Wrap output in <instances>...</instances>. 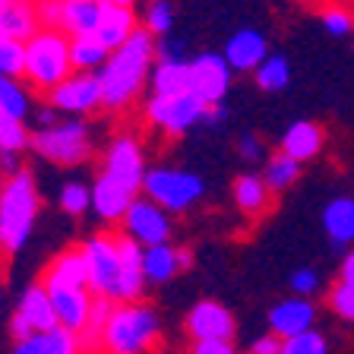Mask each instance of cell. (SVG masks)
Instances as JSON below:
<instances>
[{
  "label": "cell",
  "mask_w": 354,
  "mask_h": 354,
  "mask_svg": "<svg viewBox=\"0 0 354 354\" xmlns=\"http://www.w3.org/2000/svg\"><path fill=\"white\" fill-rule=\"evenodd\" d=\"M111 310H114V301H108V297H95L92 301L86 326L76 332L82 354H102V339H104V326H108Z\"/></svg>",
  "instance_id": "cell-30"
},
{
  "label": "cell",
  "mask_w": 354,
  "mask_h": 354,
  "mask_svg": "<svg viewBox=\"0 0 354 354\" xmlns=\"http://www.w3.org/2000/svg\"><path fill=\"white\" fill-rule=\"evenodd\" d=\"M184 48L180 38H162L155 41V60H184Z\"/></svg>",
  "instance_id": "cell-44"
},
{
  "label": "cell",
  "mask_w": 354,
  "mask_h": 354,
  "mask_svg": "<svg viewBox=\"0 0 354 354\" xmlns=\"http://www.w3.org/2000/svg\"><path fill=\"white\" fill-rule=\"evenodd\" d=\"M253 76H257V86L263 88V92H281V88H288V82H291V64H288V57H281V54H269V57L253 70Z\"/></svg>",
  "instance_id": "cell-32"
},
{
  "label": "cell",
  "mask_w": 354,
  "mask_h": 354,
  "mask_svg": "<svg viewBox=\"0 0 354 354\" xmlns=\"http://www.w3.org/2000/svg\"><path fill=\"white\" fill-rule=\"evenodd\" d=\"M323 140L326 136L319 124H313V120H295L285 130V136H281V152L304 165L323 152Z\"/></svg>",
  "instance_id": "cell-20"
},
{
  "label": "cell",
  "mask_w": 354,
  "mask_h": 354,
  "mask_svg": "<svg viewBox=\"0 0 354 354\" xmlns=\"http://www.w3.org/2000/svg\"><path fill=\"white\" fill-rule=\"evenodd\" d=\"M10 335H13L16 342H22V339H29V335H35V329H32L29 319L22 317V313L13 310V317H10Z\"/></svg>",
  "instance_id": "cell-47"
},
{
  "label": "cell",
  "mask_w": 354,
  "mask_h": 354,
  "mask_svg": "<svg viewBox=\"0 0 354 354\" xmlns=\"http://www.w3.org/2000/svg\"><path fill=\"white\" fill-rule=\"evenodd\" d=\"M32 152H38L41 158L54 165H82L92 158V130L82 118H70V120H57L54 127H38L32 133L29 142Z\"/></svg>",
  "instance_id": "cell-6"
},
{
  "label": "cell",
  "mask_w": 354,
  "mask_h": 354,
  "mask_svg": "<svg viewBox=\"0 0 354 354\" xmlns=\"http://www.w3.org/2000/svg\"><path fill=\"white\" fill-rule=\"evenodd\" d=\"M44 288H88V269L80 247H66L48 263L41 275Z\"/></svg>",
  "instance_id": "cell-18"
},
{
  "label": "cell",
  "mask_w": 354,
  "mask_h": 354,
  "mask_svg": "<svg viewBox=\"0 0 354 354\" xmlns=\"http://www.w3.org/2000/svg\"><path fill=\"white\" fill-rule=\"evenodd\" d=\"M206 102L193 92L184 95H152L146 102V120L165 136H184L190 127L203 120Z\"/></svg>",
  "instance_id": "cell-8"
},
{
  "label": "cell",
  "mask_w": 354,
  "mask_h": 354,
  "mask_svg": "<svg viewBox=\"0 0 354 354\" xmlns=\"http://www.w3.org/2000/svg\"><path fill=\"white\" fill-rule=\"evenodd\" d=\"M88 269V288L95 297H108L114 304H136L146 295L142 275V243L127 237L124 231L92 234L80 247Z\"/></svg>",
  "instance_id": "cell-1"
},
{
  "label": "cell",
  "mask_w": 354,
  "mask_h": 354,
  "mask_svg": "<svg viewBox=\"0 0 354 354\" xmlns=\"http://www.w3.org/2000/svg\"><path fill=\"white\" fill-rule=\"evenodd\" d=\"M323 26H326V32H329V35H335V38L354 32V19L345 13V10H339V7L326 10V13H323Z\"/></svg>",
  "instance_id": "cell-41"
},
{
  "label": "cell",
  "mask_w": 354,
  "mask_h": 354,
  "mask_svg": "<svg viewBox=\"0 0 354 354\" xmlns=\"http://www.w3.org/2000/svg\"><path fill=\"white\" fill-rule=\"evenodd\" d=\"M297 177H301V162H295L291 155L279 152V155H272V158L266 162L263 180H266V187H269V190H272V193L288 190V187L295 184Z\"/></svg>",
  "instance_id": "cell-31"
},
{
  "label": "cell",
  "mask_w": 354,
  "mask_h": 354,
  "mask_svg": "<svg viewBox=\"0 0 354 354\" xmlns=\"http://www.w3.org/2000/svg\"><path fill=\"white\" fill-rule=\"evenodd\" d=\"M60 209H64L66 215H73V218H80V215H86L88 209H92V187H86L82 180H70V184L60 187Z\"/></svg>",
  "instance_id": "cell-36"
},
{
  "label": "cell",
  "mask_w": 354,
  "mask_h": 354,
  "mask_svg": "<svg viewBox=\"0 0 354 354\" xmlns=\"http://www.w3.org/2000/svg\"><path fill=\"white\" fill-rule=\"evenodd\" d=\"M225 118H228L225 104H206V111H203V120H199V124L209 127V130H215L218 124H225Z\"/></svg>",
  "instance_id": "cell-48"
},
{
  "label": "cell",
  "mask_w": 354,
  "mask_h": 354,
  "mask_svg": "<svg viewBox=\"0 0 354 354\" xmlns=\"http://www.w3.org/2000/svg\"><path fill=\"white\" fill-rule=\"evenodd\" d=\"M142 193H146L152 203L165 209V212H187L203 199L206 184L203 177L193 174L184 168H149L142 177Z\"/></svg>",
  "instance_id": "cell-7"
},
{
  "label": "cell",
  "mask_w": 354,
  "mask_h": 354,
  "mask_svg": "<svg viewBox=\"0 0 354 354\" xmlns=\"http://www.w3.org/2000/svg\"><path fill=\"white\" fill-rule=\"evenodd\" d=\"M149 80H152V95H184V92H193L190 60H155Z\"/></svg>",
  "instance_id": "cell-26"
},
{
  "label": "cell",
  "mask_w": 354,
  "mask_h": 354,
  "mask_svg": "<svg viewBox=\"0 0 354 354\" xmlns=\"http://www.w3.org/2000/svg\"><path fill=\"white\" fill-rule=\"evenodd\" d=\"M313 319H317V307L310 304V297H297V295L288 297V301H279L269 310V329L279 339H291V335L313 329Z\"/></svg>",
  "instance_id": "cell-15"
},
{
  "label": "cell",
  "mask_w": 354,
  "mask_h": 354,
  "mask_svg": "<svg viewBox=\"0 0 354 354\" xmlns=\"http://www.w3.org/2000/svg\"><path fill=\"white\" fill-rule=\"evenodd\" d=\"M155 66V35L149 29H136L118 51H111L108 64L98 70L102 82V108L127 111L146 88Z\"/></svg>",
  "instance_id": "cell-2"
},
{
  "label": "cell",
  "mask_w": 354,
  "mask_h": 354,
  "mask_svg": "<svg viewBox=\"0 0 354 354\" xmlns=\"http://www.w3.org/2000/svg\"><path fill=\"white\" fill-rule=\"evenodd\" d=\"M329 307H332V313H339L342 319L354 323V285L339 279V285H332V291H329Z\"/></svg>",
  "instance_id": "cell-39"
},
{
  "label": "cell",
  "mask_w": 354,
  "mask_h": 354,
  "mask_svg": "<svg viewBox=\"0 0 354 354\" xmlns=\"http://www.w3.org/2000/svg\"><path fill=\"white\" fill-rule=\"evenodd\" d=\"M136 196L140 193H133L130 187L118 184L114 177L98 174L95 184H92V212L102 221H108V225H120V218L127 215V209H130V203Z\"/></svg>",
  "instance_id": "cell-14"
},
{
  "label": "cell",
  "mask_w": 354,
  "mask_h": 354,
  "mask_svg": "<svg viewBox=\"0 0 354 354\" xmlns=\"http://www.w3.org/2000/svg\"><path fill=\"white\" fill-rule=\"evenodd\" d=\"M146 158H142V146L133 133H120L108 142L104 149V162H102V174L114 177L118 184L130 187L133 193L142 190V177H146Z\"/></svg>",
  "instance_id": "cell-9"
},
{
  "label": "cell",
  "mask_w": 354,
  "mask_h": 354,
  "mask_svg": "<svg viewBox=\"0 0 354 354\" xmlns=\"http://www.w3.org/2000/svg\"><path fill=\"white\" fill-rule=\"evenodd\" d=\"M0 73L19 80L26 73V41L0 35Z\"/></svg>",
  "instance_id": "cell-35"
},
{
  "label": "cell",
  "mask_w": 354,
  "mask_h": 354,
  "mask_svg": "<svg viewBox=\"0 0 354 354\" xmlns=\"http://www.w3.org/2000/svg\"><path fill=\"white\" fill-rule=\"evenodd\" d=\"M13 354H82V348H80L76 332L57 326V329H51V332H35L29 339L16 342Z\"/></svg>",
  "instance_id": "cell-25"
},
{
  "label": "cell",
  "mask_w": 354,
  "mask_h": 354,
  "mask_svg": "<svg viewBox=\"0 0 354 354\" xmlns=\"http://www.w3.org/2000/svg\"><path fill=\"white\" fill-rule=\"evenodd\" d=\"M26 86L38 95H48L54 86L73 76L70 60V35L60 29H38L26 41Z\"/></svg>",
  "instance_id": "cell-4"
},
{
  "label": "cell",
  "mask_w": 354,
  "mask_h": 354,
  "mask_svg": "<svg viewBox=\"0 0 354 354\" xmlns=\"http://www.w3.org/2000/svg\"><path fill=\"white\" fill-rule=\"evenodd\" d=\"M266 57H269V41L257 29H241L225 41V60L237 73H253Z\"/></svg>",
  "instance_id": "cell-16"
},
{
  "label": "cell",
  "mask_w": 354,
  "mask_h": 354,
  "mask_svg": "<svg viewBox=\"0 0 354 354\" xmlns=\"http://www.w3.org/2000/svg\"><path fill=\"white\" fill-rule=\"evenodd\" d=\"M44 102L57 108L60 114H70V118H86L92 111L102 108V82L98 73H73L66 76L60 86H54Z\"/></svg>",
  "instance_id": "cell-11"
},
{
  "label": "cell",
  "mask_w": 354,
  "mask_h": 354,
  "mask_svg": "<svg viewBox=\"0 0 354 354\" xmlns=\"http://www.w3.org/2000/svg\"><path fill=\"white\" fill-rule=\"evenodd\" d=\"M162 339L158 313L146 304H114L104 326L102 351L104 354H146Z\"/></svg>",
  "instance_id": "cell-5"
},
{
  "label": "cell",
  "mask_w": 354,
  "mask_h": 354,
  "mask_svg": "<svg viewBox=\"0 0 354 354\" xmlns=\"http://www.w3.org/2000/svg\"><path fill=\"white\" fill-rule=\"evenodd\" d=\"M111 3H118V7H136L140 0H111Z\"/></svg>",
  "instance_id": "cell-53"
},
{
  "label": "cell",
  "mask_w": 354,
  "mask_h": 354,
  "mask_svg": "<svg viewBox=\"0 0 354 354\" xmlns=\"http://www.w3.org/2000/svg\"><path fill=\"white\" fill-rule=\"evenodd\" d=\"M38 29V0H0V35L29 41Z\"/></svg>",
  "instance_id": "cell-19"
},
{
  "label": "cell",
  "mask_w": 354,
  "mask_h": 354,
  "mask_svg": "<svg viewBox=\"0 0 354 354\" xmlns=\"http://www.w3.org/2000/svg\"><path fill=\"white\" fill-rule=\"evenodd\" d=\"M190 354H237L231 339H206V342H193Z\"/></svg>",
  "instance_id": "cell-43"
},
{
  "label": "cell",
  "mask_w": 354,
  "mask_h": 354,
  "mask_svg": "<svg viewBox=\"0 0 354 354\" xmlns=\"http://www.w3.org/2000/svg\"><path fill=\"white\" fill-rule=\"evenodd\" d=\"M0 301H3V288H0Z\"/></svg>",
  "instance_id": "cell-54"
},
{
  "label": "cell",
  "mask_w": 354,
  "mask_h": 354,
  "mask_svg": "<svg viewBox=\"0 0 354 354\" xmlns=\"http://www.w3.org/2000/svg\"><path fill=\"white\" fill-rule=\"evenodd\" d=\"M187 332L193 342L206 339H231L234 342V317L218 301H199L187 317Z\"/></svg>",
  "instance_id": "cell-13"
},
{
  "label": "cell",
  "mask_w": 354,
  "mask_h": 354,
  "mask_svg": "<svg viewBox=\"0 0 354 354\" xmlns=\"http://www.w3.org/2000/svg\"><path fill=\"white\" fill-rule=\"evenodd\" d=\"M38 19H41V29H60L64 26V0H38Z\"/></svg>",
  "instance_id": "cell-42"
},
{
  "label": "cell",
  "mask_w": 354,
  "mask_h": 354,
  "mask_svg": "<svg viewBox=\"0 0 354 354\" xmlns=\"http://www.w3.org/2000/svg\"><path fill=\"white\" fill-rule=\"evenodd\" d=\"M7 168H3V152H0V193H3V187H7Z\"/></svg>",
  "instance_id": "cell-52"
},
{
  "label": "cell",
  "mask_w": 354,
  "mask_h": 354,
  "mask_svg": "<svg viewBox=\"0 0 354 354\" xmlns=\"http://www.w3.org/2000/svg\"><path fill=\"white\" fill-rule=\"evenodd\" d=\"M319 272L317 269H310V266H304V269H297L295 275H291V291H295L297 297H313L319 291Z\"/></svg>",
  "instance_id": "cell-40"
},
{
  "label": "cell",
  "mask_w": 354,
  "mask_h": 354,
  "mask_svg": "<svg viewBox=\"0 0 354 354\" xmlns=\"http://www.w3.org/2000/svg\"><path fill=\"white\" fill-rule=\"evenodd\" d=\"M171 26H174V7L168 0H152L146 7V16H142V29H149L158 38V35H168Z\"/></svg>",
  "instance_id": "cell-37"
},
{
  "label": "cell",
  "mask_w": 354,
  "mask_h": 354,
  "mask_svg": "<svg viewBox=\"0 0 354 354\" xmlns=\"http://www.w3.org/2000/svg\"><path fill=\"white\" fill-rule=\"evenodd\" d=\"M0 80H3V73H0Z\"/></svg>",
  "instance_id": "cell-55"
},
{
  "label": "cell",
  "mask_w": 354,
  "mask_h": 354,
  "mask_svg": "<svg viewBox=\"0 0 354 354\" xmlns=\"http://www.w3.org/2000/svg\"><path fill=\"white\" fill-rule=\"evenodd\" d=\"M193 95H199L206 104H221V98L231 88V66L225 54H199L190 60Z\"/></svg>",
  "instance_id": "cell-12"
},
{
  "label": "cell",
  "mask_w": 354,
  "mask_h": 354,
  "mask_svg": "<svg viewBox=\"0 0 354 354\" xmlns=\"http://www.w3.org/2000/svg\"><path fill=\"white\" fill-rule=\"evenodd\" d=\"M57 114H60L57 108H51V104L44 102L41 108H38V114H35V124L38 127H54V124H57Z\"/></svg>",
  "instance_id": "cell-49"
},
{
  "label": "cell",
  "mask_w": 354,
  "mask_h": 354,
  "mask_svg": "<svg viewBox=\"0 0 354 354\" xmlns=\"http://www.w3.org/2000/svg\"><path fill=\"white\" fill-rule=\"evenodd\" d=\"M250 354H281V339L275 335V332H266V335L253 339Z\"/></svg>",
  "instance_id": "cell-45"
},
{
  "label": "cell",
  "mask_w": 354,
  "mask_h": 354,
  "mask_svg": "<svg viewBox=\"0 0 354 354\" xmlns=\"http://www.w3.org/2000/svg\"><path fill=\"white\" fill-rule=\"evenodd\" d=\"M16 313L29 319V326L35 332H51L57 329V313H54V304H51V295H48V288L41 281L29 285L26 291L19 295V304H16Z\"/></svg>",
  "instance_id": "cell-21"
},
{
  "label": "cell",
  "mask_w": 354,
  "mask_h": 354,
  "mask_svg": "<svg viewBox=\"0 0 354 354\" xmlns=\"http://www.w3.org/2000/svg\"><path fill=\"white\" fill-rule=\"evenodd\" d=\"M54 304V313H57V323L70 332H80L88 319V310H92V288H48Z\"/></svg>",
  "instance_id": "cell-17"
},
{
  "label": "cell",
  "mask_w": 354,
  "mask_h": 354,
  "mask_svg": "<svg viewBox=\"0 0 354 354\" xmlns=\"http://www.w3.org/2000/svg\"><path fill=\"white\" fill-rule=\"evenodd\" d=\"M342 281L354 285V250L345 253V259H342Z\"/></svg>",
  "instance_id": "cell-50"
},
{
  "label": "cell",
  "mask_w": 354,
  "mask_h": 354,
  "mask_svg": "<svg viewBox=\"0 0 354 354\" xmlns=\"http://www.w3.org/2000/svg\"><path fill=\"white\" fill-rule=\"evenodd\" d=\"M237 149H241V155L247 162H259V158H263V142H259L257 136H250V133H243L241 140H237Z\"/></svg>",
  "instance_id": "cell-46"
},
{
  "label": "cell",
  "mask_w": 354,
  "mask_h": 354,
  "mask_svg": "<svg viewBox=\"0 0 354 354\" xmlns=\"http://www.w3.org/2000/svg\"><path fill=\"white\" fill-rule=\"evenodd\" d=\"M177 263H180V272H187L193 266V253L187 250V247H177Z\"/></svg>",
  "instance_id": "cell-51"
},
{
  "label": "cell",
  "mask_w": 354,
  "mask_h": 354,
  "mask_svg": "<svg viewBox=\"0 0 354 354\" xmlns=\"http://www.w3.org/2000/svg\"><path fill=\"white\" fill-rule=\"evenodd\" d=\"M180 272V263H177V247L171 243H155L142 250V275H146L149 285H165L174 275Z\"/></svg>",
  "instance_id": "cell-28"
},
{
  "label": "cell",
  "mask_w": 354,
  "mask_h": 354,
  "mask_svg": "<svg viewBox=\"0 0 354 354\" xmlns=\"http://www.w3.org/2000/svg\"><path fill=\"white\" fill-rule=\"evenodd\" d=\"M136 29H140V26H136V13H133V7L108 3L104 13H102V22H98V29H95V38L108 48V51H118L120 44H124Z\"/></svg>",
  "instance_id": "cell-23"
},
{
  "label": "cell",
  "mask_w": 354,
  "mask_h": 354,
  "mask_svg": "<svg viewBox=\"0 0 354 354\" xmlns=\"http://www.w3.org/2000/svg\"><path fill=\"white\" fill-rule=\"evenodd\" d=\"M32 142V130L26 120L0 111V152H26Z\"/></svg>",
  "instance_id": "cell-34"
},
{
  "label": "cell",
  "mask_w": 354,
  "mask_h": 354,
  "mask_svg": "<svg viewBox=\"0 0 354 354\" xmlns=\"http://www.w3.org/2000/svg\"><path fill=\"white\" fill-rule=\"evenodd\" d=\"M41 196L35 187V174L29 168H19L7 177V187L0 193V253H19L32 237Z\"/></svg>",
  "instance_id": "cell-3"
},
{
  "label": "cell",
  "mask_w": 354,
  "mask_h": 354,
  "mask_svg": "<svg viewBox=\"0 0 354 354\" xmlns=\"http://www.w3.org/2000/svg\"><path fill=\"white\" fill-rule=\"evenodd\" d=\"M269 199H272V190L266 187L263 174H241L234 180V203L247 218H259L269 209Z\"/></svg>",
  "instance_id": "cell-27"
},
{
  "label": "cell",
  "mask_w": 354,
  "mask_h": 354,
  "mask_svg": "<svg viewBox=\"0 0 354 354\" xmlns=\"http://www.w3.org/2000/svg\"><path fill=\"white\" fill-rule=\"evenodd\" d=\"M323 228H326V237H329L332 247L339 253H345L351 247L354 243V199L351 196H339L326 206Z\"/></svg>",
  "instance_id": "cell-22"
},
{
  "label": "cell",
  "mask_w": 354,
  "mask_h": 354,
  "mask_svg": "<svg viewBox=\"0 0 354 354\" xmlns=\"http://www.w3.org/2000/svg\"><path fill=\"white\" fill-rule=\"evenodd\" d=\"M111 0H64V26L60 32L66 35H95L102 13Z\"/></svg>",
  "instance_id": "cell-24"
},
{
  "label": "cell",
  "mask_w": 354,
  "mask_h": 354,
  "mask_svg": "<svg viewBox=\"0 0 354 354\" xmlns=\"http://www.w3.org/2000/svg\"><path fill=\"white\" fill-rule=\"evenodd\" d=\"M120 231L133 237L142 247H155V243H168L171 237V212H165L158 203L149 196H136L120 218Z\"/></svg>",
  "instance_id": "cell-10"
},
{
  "label": "cell",
  "mask_w": 354,
  "mask_h": 354,
  "mask_svg": "<svg viewBox=\"0 0 354 354\" xmlns=\"http://www.w3.org/2000/svg\"><path fill=\"white\" fill-rule=\"evenodd\" d=\"M281 354H329V342L317 329H307L301 335L281 339Z\"/></svg>",
  "instance_id": "cell-38"
},
{
  "label": "cell",
  "mask_w": 354,
  "mask_h": 354,
  "mask_svg": "<svg viewBox=\"0 0 354 354\" xmlns=\"http://www.w3.org/2000/svg\"><path fill=\"white\" fill-rule=\"evenodd\" d=\"M0 111H7L13 118L26 120L32 111V88L22 86L13 76H3V80H0Z\"/></svg>",
  "instance_id": "cell-33"
},
{
  "label": "cell",
  "mask_w": 354,
  "mask_h": 354,
  "mask_svg": "<svg viewBox=\"0 0 354 354\" xmlns=\"http://www.w3.org/2000/svg\"><path fill=\"white\" fill-rule=\"evenodd\" d=\"M111 51L98 41L95 35H73L70 38V60H73V73H98L108 64Z\"/></svg>",
  "instance_id": "cell-29"
}]
</instances>
